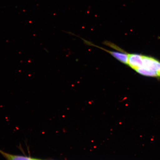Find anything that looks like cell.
Listing matches in <instances>:
<instances>
[{"mask_svg": "<svg viewBox=\"0 0 160 160\" xmlns=\"http://www.w3.org/2000/svg\"><path fill=\"white\" fill-rule=\"evenodd\" d=\"M102 49L104 51H107V52L109 53L111 55L114 57L121 63L127 65L128 62V54L122 52H114L108 51V50H106L104 49H102L101 47H97Z\"/></svg>", "mask_w": 160, "mask_h": 160, "instance_id": "obj_3", "label": "cell"}, {"mask_svg": "<svg viewBox=\"0 0 160 160\" xmlns=\"http://www.w3.org/2000/svg\"><path fill=\"white\" fill-rule=\"evenodd\" d=\"M0 153L7 160H35V159L24 156L11 155L1 150H0Z\"/></svg>", "mask_w": 160, "mask_h": 160, "instance_id": "obj_4", "label": "cell"}, {"mask_svg": "<svg viewBox=\"0 0 160 160\" xmlns=\"http://www.w3.org/2000/svg\"><path fill=\"white\" fill-rule=\"evenodd\" d=\"M140 74L149 77H160V62L153 58L143 56L142 67L136 70Z\"/></svg>", "mask_w": 160, "mask_h": 160, "instance_id": "obj_1", "label": "cell"}, {"mask_svg": "<svg viewBox=\"0 0 160 160\" xmlns=\"http://www.w3.org/2000/svg\"><path fill=\"white\" fill-rule=\"evenodd\" d=\"M143 56L138 54H128L127 65L135 71L142 67Z\"/></svg>", "mask_w": 160, "mask_h": 160, "instance_id": "obj_2", "label": "cell"}]
</instances>
